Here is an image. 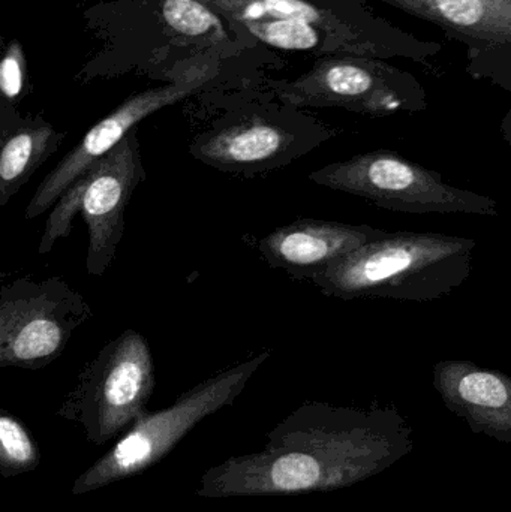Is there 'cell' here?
Here are the masks:
<instances>
[{
  "mask_svg": "<svg viewBox=\"0 0 511 512\" xmlns=\"http://www.w3.org/2000/svg\"><path fill=\"white\" fill-rule=\"evenodd\" d=\"M413 450V429L395 406L306 402L273 427L263 451L213 466L195 493L243 498L333 492L377 477Z\"/></svg>",
  "mask_w": 511,
  "mask_h": 512,
  "instance_id": "obj_1",
  "label": "cell"
},
{
  "mask_svg": "<svg viewBox=\"0 0 511 512\" xmlns=\"http://www.w3.org/2000/svg\"><path fill=\"white\" fill-rule=\"evenodd\" d=\"M476 248V240L467 237L387 231L330 264L311 282L324 295L345 301L392 298L429 303L467 282Z\"/></svg>",
  "mask_w": 511,
  "mask_h": 512,
  "instance_id": "obj_2",
  "label": "cell"
},
{
  "mask_svg": "<svg viewBox=\"0 0 511 512\" xmlns=\"http://www.w3.org/2000/svg\"><path fill=\"white\" fill-rule=\"evenodd\" d=\"M269 357L270 351H261L195 385L170 408L144 412L101 459L74 481L72 495L96 492L161 462L200 421L233 405Z\"/></svg>",
  "mask_w": 511,
  "mask_h": 512,
  "instance_id": "obj_3",
  "label": "cell"
},
{
  "mask_svg": "<svg viewBox=\"0 0 511 512\" xmlns=\"http://www.w3.org/2000/svg\"><path fill=\"white\" fill-rule=\"evenodd\" d=\"M155 387L149 342L128 328L86 364L57 415L80 424L87 441L101 447L125 435L147 412Z\"/></svg>",
  "mask_w": 511,
  "mask_h": 512,
  "instance_id": "obj_4",
  "label": "cell"
},
{
  "mask_svg": "<svg viewBox=\"0 0 511 512\" xmlns=\"http://www.w3.org/2000/svg\"><path fill=\"white\" fill-rule=\"evenodd\" d=\"M144 179L146 171L134 131L90 165L54 204L45 221L38 254H48L57 240L66 239L75 216L80 215L89 230L87 273L102 276L122 242L126 207Z\"/></svg>",
  "mask_w": 511,
  "mask_h": 512,
  "instance_id": "obj_5",
  "label": "cell"
},
{
  "mask_svg": "<svg viewBox=\"0 0 511 512\" xmlns=\"http://www.w3.org/2000/svg\"><path fill=\"white\" fill-rule=\"evenodd\" d=\"M309 180L333 191L365 198L392 212L498 215V203L488 195L449 185L438 171L392 150H372L347 161L333 162L312 171Z\"/></svg>",
  "mask_w": 511,
  "mask_h": 512,
  "instance_id": "obj_6",
  "label": "cell"
},
{
  "mask_svg": "<svg viewBox=\"0 0 511 512\" xmlns=\"http://www.w3.org/2000/svg\"><path fill=\"white\" fill-rule=\"evenodd\" d=\"M86 298L62 277L15 279L0 291V367L50 366L92 318Z\"/></svg>",
  "mask_w": 511,
  "mask_h": 512,
  "instance_id": "obj_7",
  "label": "cell"
},
{
  "mask_svg": "<svg viewBox=\"0 0 511 512\" xmlns=\"http://www.w3.org/2000/svg\"><path fill=\"white\" fill-rule=\"evenodd\" d=\"M335 135L306 117L246 113L198 137L189 152L221 173L255 177L293 164Z\"/></svg>",
  "mask_w": 511,
  "mask_h": 512,
  "instance_id": "obj_8",
  "label": "cell"
},
{
  "mask_svg": "<svg viewBox=\"0 0 511 512\" xmlns=\"http://www.w3.org/2000/svg\"><path fill=\"white\" fill-rule=\"evenodd\" d=\"M294 105L339 107L369 117L419 113L428 108L425 87L414 75L375 57L329 60L290 87Z\"/></svg>",
  "mask_w": 511,
  "mask_h": 512,
  "instance_id": "obj_9",
  "label": "cell"
},
{
  "mask_svg": "<svg viewBox=\"0 0 511 512\" xmlns=\"http://www.w3.org/2000/svg\"><path fill=\"white\" fill-rule=\"evenodd\" d=\"M207 75L186 74L165 86L153 87L126 99L119 108L96 123L81 138L80 143L63 156L62 161L39 183L32 200L27 204L24 219L39 218L60 200L66 189L84 174V171L108 152L119 146L135 131L141 120L161 108L176 104L197 92L207 81Z\"/></svg>",
  "mask_w": 511,
  "mask_h": 512,
  "instance_id": "obj_10",
  "label": "cell"
},
{
  "mask_svg": "<svg viewBox=\"0 0 511 512\" xmlns=\"http://www.w3.org/2000/svg\"><path fill=\"white\" fill-rule=\"evenodd\" d=\"M369 225H350L323 219H297L276 228L258 243L267 264L300 280H312L330 264L386 236Z\"/></svg>",
  "mask_w": 511,
  "mask_h": 512,
  "instance_id": "obj_11",
  "label": "cell"
},
{
  "mask_svg": "<svg viewBox=\"0 0 511 512\" xmlns=\"http://www.w3.org/2000/svg\"><path fill=\"white\" fill-rule=\"evenodd\" d=\"M434 387L471 432L511 445V376L473 361L441 360L434 366Z\"/></svg>",
  "mask_w": 511,
  "mask_h": 512,
  "instance_id": "obj_12",
  "label": "cell"
},
{
  "mask_svg": "<svg viewBox=\"0 0 511 512\" xmlns=\"http://www.w3.org/2000/svg\"><path fill=\"white\" fill-rule=\"evenodd\" d=\"M65 135L44 120H20L3 126L0 137V207L29 183L59 149Z\"/></svg>",
  "mask_w": 511,
  "mask_h": 512,
  "instance_id": "obj_13",
  "label": "cell"
},
{
  "mask_svg": "<svg viewBox=\"0 0 511 512\" xmlns=\"http://www.w3.org/2000/svg\"><path fill=\"white\" fill-rule=\"evenodd\" d=\"M437 24L470 50L497 48V26L489 0H380Z\"/></svg>",
  "mask_w": 511,
  "mask_h": 512,
  "instance_id": "obj_14",
  "label": "cell"
},
{
  "mask_svg": "<svg viewBox=\"0 0 511 512\" xmlns=\"http://www.w3.org/2000/svg\"><path fill=\"white\" fill-rule=\"evenodd\" d=\"M38 445L26 426L14 415L0 414V472L3 478H14L35 471L39 465Z\"/></svg>",
  "mask_w": 511,
  "mask_h": 512,
  "instance_id": "obj_15",
  "label": "cell"
},
{
  "mask_svg": "<svg viewBox=\"0 0 511 512\" xmlns=\"http://www.w3.org/2000/svg\"><path fill=\"white\" fill-rule=\"evenodd\" d=\"M243 26L255 38L272 45V47L282 48V50H315L320 47L321 39H323L321 38L323 30L308 21L294 20V18L251 21Z\"/></svg>",
  "mask_w": 511,
  "mask_h": 512,
  "instance_id": "obj_16",
  "label": "cell"
},
{
  "mask_svg": "<svg viewBox=\"0 0 511 512\" xmlns=\"http://www.w3.org/2000/svg\"><path fill=\"white\" fill-rule=\"evenodd\" d=\"M162 15L168 26L188 36H200L219 27V18L201 0H164Z\"/></svg>",
  "mask_w": 511,
  "mask_h": 512,
  "instance_id": "obj_17",
  "label": "cell"
},
{
  "mask_svg": "<svg viewBox=\"0 0 511 512\" xmlns=\"http://www.w3.org/2000/svg\"><path fill=\"white\" fill-rule=\"evenodd\" d=\"M24 83V59L20 45L12 42L0 65V89L8 101L21 95Z\"/></svg>",
  "mask_w": 511,
  "mask_h": 512,
  "instance_id": "obj_18",
  "label": "cell"
},
{
  "mask_svg": "<svg viewBox=\"0 0 511 512\" xmlns=\"http://www.w3.org/2000/svg\"><path fill=\"white\" fill-rule=\"evenodd\" d=\"M495 15L498 47L511 45V0H489Z\"/></svg>",
  "mask_w": 511,
  "mask_h": 512,
  "instance_id": "obj_19",
  "label": "cell"
},
{
  "mask_svg": "<svg viewBox=\"0 0 511 512\" xmlns=\"http://www.w3.org/2000/svg\"><path fill=\"white\" fill-rule=\"evenodd\" d=\"M501 135H503L504 141L509 144L511 149V110L501 123Z\"/></svg>",
  "mask_w": 511,
  "mask_h": 512,
  "instance_id": "obj_20",
  "label": "cell"
}]
</instances>
